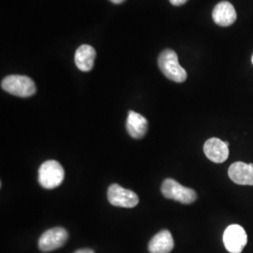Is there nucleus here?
Masks as SVG:
<instances>
[{
  "label": "nucleus",
  "instance_id": "13",
  "mask_svg": "<svg viewBox=\"0 0 253 253\" xmlns=\"http://www.w3.org/2000/svg\"><path fill=\"white\" fill-rule=\"evenodd\" d=\"M96 57V51L92 46L83 44L80 46L74 55L76 67L82 72H89L92 70Z\"/></svg>",
  "mask_w": 253,
  "mask_h": 253
},
{
  "label": "nucleus",
  "instance_id": "9",
  "mask_svg": "<svg viewBox=\"0 0 253 253\" xmlns=\"http://www.w3.org/2000/svg\"><path fill=\"white\" fill-rule=\"evenodd\" d=\"M204 152L211 162L222 163L228 159L229 146L218 138H211L204 145Z\"/></svg>",
  "mask_w": 253,
  "mask_h": 253
},
{
  "label": "nucleus",
  "instance_id": "4",
  "mask_svg": "<svg viewBox=\"0 0 253 253\" xmlns=\"http://www.w3.org/2000/svg\"><path fill=\"white\" fill-rule=\"evenodd\" d=\"M162 192L165 198L177 201L184 205H190L197 199V194L194 190L182 186L172 178L163 181Z\"/></svg>",
  "mask_w": 253,
  "mask_h": 253
},
{
  "label": "nucleus",
  "instance_id": "3",
  "mask_svg": "<svg viewBox=\"0 0 253 253\" xmlns=\"http://www.w3.org/2000/svg\"><path fill=\"white\" fill-rule=\"evenodd\" d=\"M64 178L63 167L56 161H47L39 169V183L46 190H53L59 187Z\"/></svg>",
  "mask_w": 253,
  "mask_h": 253
},
{
  "label": "nucleus",
  "instance_id": "6",
  "mask_svg": "<svg viewBox=\"0 0 253 253\" xmlns=\"http://www.w3.org/2000/svg\"><path fill=\"white\" fill-rule=\"evenodd\" d=\"M68 232L62 227H54L44 232L39 240V248L42 252H53L61 248L68 240Z\"/></svg>",
  "mask_w": 253,
  "mask_h": 253
},
{
  "label": "nucleus",
  "instance_id": "8",
  "mask_svg": "<svg viewBox=\"0 0 253 253\" xmlns=\"http://www.w3.org/2000/svg\"><path fill=\"white\" fill-rule=\"evenodd\" d=\"M231 180L238 185L253 186V164L250 163H233L228 171Z\"/></svg>",
  "mask_w": 253,
  "mask_h": 253
},
{
  "label": "nucleus",
  "instance_id": "14",
  "mask_svg": "<svg viewBox=\"0 0 253 253\" xmlns=\"http://www.w3.org/2000/svg\"><path fill=\"white\" fill-rule=\"evenodd\" d=\"M169 1L173 6H181V5L185 4L188 0H169Z\"/></svg>",
  "mask_w": 253,
  "mask_h": 253
},
{
  "label": "nucleus",
  "instance_id": "17",
  "mask_svg": "<svg viewBox=\"0 0 253 253\" xmlns=\"http://www.w3.org/2000/svg\"><path fill=\"white\" fill-rule=\"evenodd\" d=\"M252 62H253V57H252Z\"/></svg>",
  "mask_w": 253,
  "mask_h": 253
},
{
  "label": "nucleus",
  "instance_id": "16",
  "mask_svg": "<svg viewBox=\"0 0 253 253\" xmlns=\"http://www.w3.org/2000/svg\"><path fill=\"white\" fill-rule=\"evenodd\" d=\"M110 1L113 2V3H115V4H120V3L124 2L125 0H110Z\"/></svg>",
  "mask_w": 253,
  "mask_h": 253
},
{
  "label": "nucleus",
  "instance_id": "12",
  "mask_svg": "<svg viewBox=\"0 0 253 253\" xmlns=\"http://www.w3.org/2000/svg\"><path fill=\"white\" fill-rule=\"evenodd\" d=\"M174 247L172 234L168 230H163L154 235L148 244L150 253H170Z\"/></svg>",
  "mask_w": 253,
  "mask_h": 253
},
{
  "label": "nucleus",
  "instance_id": "15",
  "mask_svg": "<svg viewBox=\"0 0 253 253\" xmlns=\"http://www.w3.org/2000/svg\"><path fill=\"white\" fill-rule=\"evenodd\" d=\"M74 253H95L90 249H82V250H78Z\"/></svg>",
  "mask_w": 253,
  "mask_h": 253
},
{
  "label": "nucleus",
  "instance_id": "1",
  "mask_svg": "<svg viewBox=\"0 0 253 253\" xmlns=\"http://www.w3.org/2000/svg\"><path fill=\"white\" fill-rule=\"evenodd\" d=\"M158 64L162 73L168 79L175 83H183L187 80V72L179 64L176 53L171 49H166L161 53Z\"/></svg>",
  "mask_w": 253,
  "mask_h": 253
},
{
  "label": "nucleus",
  "instance_id": "11",
  "mask_svg": "<svg viewBox=\"0 0 253 253\" xmlns=\"http://www.w3.org/2000/svg\"><path fill=\"white\" fill-rule=\"evenodd\" d=\"M126 128L127 133L132 138L141 139L147 132V119L141 114H138L134 111H129L126 118Z\"/></svg>",
  "mask_w": 253,
  "mask_h": 253
},
{
  "label": "nucleus",
  "instance_id": "10",
  "mask_svg": "<svg viewBox=\"0 0 253 253\" xmlns=\"http://www.w3.org/2000/svg\"><path fill=\"white\" fill-rule=\"evenodd\" d=\"M214 22L220 27H230L236 20L235 7L228 1H222L215 6L212 12Z\"/></svg>",
  "mask_w": 253,
  "mask_h": 253
},
{
  "label": "nucleus",
  "instance_id": "5",
  "mask_svg": "<svg viewBox=\"0 0 253 253\" xmlns=\"http://www.w3.org/2000/svg\"><path fill=\"white\" fill-rule=\"evenodd\" d=\"M107 197L112 206L118 208H134L139 204V197L135 192L118 184H113L109 187Z\"/></svg>",
  "mask_w": 253,
  "mask_h": 253
},
{
  "label": "nucleus",
  "instance_id": "7",
  "mask_svg": "<svg viewBox=\"0 0 253 253\" xmlns=\"http://www.w3.org/2000/svg\"><path fill=\"white\" fill-rule=\"evenodd\" d=\"M247 241L248 236L243 227L237 224L227 227L223 234V243L229 253H242Z\"/></svg>",
  "mask_w": 253,
  "mask_h": 253
},
{
  "label": "nucleus",
  "instance_id": "2",
  "mask_svg": "<svg viewBox=\"0 0 253 253\" xmlns=\"http://www.w3.org/2000/svg\"><path fill=\"white\" fill-rule=\"evenodd\" d=\"M2 89L20 98H28L36 93L34 81L25 75H9L1 82Z\"/></svg>",
  "mask_w": 253,
  "mask_h": 253
}]
</instances>
